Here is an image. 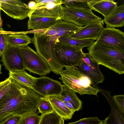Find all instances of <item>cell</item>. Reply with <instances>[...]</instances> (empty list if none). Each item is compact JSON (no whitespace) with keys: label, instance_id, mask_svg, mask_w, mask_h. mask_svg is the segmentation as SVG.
Listing matches in <instances>:
<instances>
[{"label":"cell","instance_id":"obj_1","mask_svg":"<svg viewBox=\"0 0 124 124\" xmlns=\"http://www.w3.org/2000/svg\"><path fill=\"white\" fill-rule=\"evenodd\" d=\"M41 97L12 79L10 88L0 99V123L13 115L36 113Z\"/></svg>","mask_w":124,"mask_h":124},{"label":"cell","instance_id":"obj_2","mask_svg":"<svg viewBox=\"0 0 124 124\" xmlns=\"http://www.w3.org/2000/svg\"><path fill=\"white\" fill-rule=\"evenodd\" d=\"M87 49L92 58L99 65L119 75L124 73V53L96 41Z\"/></svg>","mask_w":124,"mask_h":124},{"label":"cell","instance_id":"obj_3","mask_svg":"<svg viewBox=\"0 0 124 124\" xmlns=\"http://www.w3.org/2000/svg\"><path fill=\"white\" fill-rule=\"evenodd\" d=\"M65 68V70L60 72L61 77L59 78L64 86L81 95L87 94L97 96L100 90L89 77L74 67Z\"/></svg>","mask_w":124,"mask_h":124},{"label":"cell","instance_id":"obj_4","mask_svg":"<svg viewBox=\"0 0 124 124\" xmlns=\"http://www.w3.org/2000/svg\"><path fill=\"white\" fill-rule=\"evenodd\" d=\"M32 38L37 52L46 62L51 71L59 75L64 68L58 62L56 55L55 45L58 39L55 36H47L43 33H34Z\"/></svg>","mask_w":124,"mask_h":124},{"label":"cell","instance_id":"obj_5","mask_svg":"<svg viewBox=\"0 0 124 124\" xmlns=\"http://www.w3.org/2000/svg\"><path fill=\"white\" fill-rule=\"evenodd\" d=\"M62 15V4L51 9L46 8L32 9L28 16V30L34 31L48 29L54 25Z\"/></svg>","mask_w":124,"mask_h":124},{"label":"cell","instance_id":"obj_6","mask_svg":"<svg viewBox=\"0 0 124 124\" xmlns=\"http://www.w3.org/2000/svg\"><path fill=\"white\" fill-rule=\"evenodd\" d=\"M24 69L40 76L49 74L51 71L45 60L28 45L18 46Z\"/></svg>","mask_w":124,"mask_h":124},{"label":"cell","instance_id":"obj_7","mask_svg":"<svg viewBox=\"0 0 124 124\" xmlns=\"http://www.w3.org/2000/svg\"><path fill=\"white\" fill-rule=\"evenodd\" d=\"M55 51L58 62L64 68L77 66L84 53L82 49L62 43L58 38L55 43Z\"/></svg>","mask_w":124,"mask_h":124},{"label":"cell","instance_id":"obj_8","mask_svg":"<svg viewBox=\"0 0 124 124\" xmlns=\"http://www.w3.org/2000/svg\"><path fill=\"white\" fill-rule=\"evenodd\" d=\"M101 19L94 14L92 10L69 8L62 6L61 20L80 26Z\"/></svg>","mask_w":124,"mask_h":124},{"label":"cell","instance_id":"obj_9","mask_svg":"<svg viewBox=\"0 0 124 124\" xmlns=\"http://www.w3.org/2000/svg\"><path fill=\"white\" fill-rule=\"evenodd\" d=\"M96 41L124 53V33L119 29L104 28Z\"/></svg>","mask_w":124,"mask_h":124},{"label":"cell","instance_id":"obj_10","mask_svg":"<svg viewBox=\"0 0 124 124\" xmlns=\"http://www.w3.org/2000/svg\"><path fill=\"white\" fill-rule=\"evenodd\" d=\"M99 65L92 59L89 53H84L78 65L74 67L89 77L95 85L102 83L104 77L100 70Z\"/></svg>","mask_w":124,"mask_h":124},{"label":"cell","instance_id":"obj_11","mask_svg":"<svg viewBox=\"0 0 124 124\" xmlns=\"http://www.w3.org/2000/svg\"><path fill=\"white\" fill-rule=\"evenodd\" d=\"M0 8L10 17L20 20L28 17L32 10L19 0H0Z\"/></svg>","mask_w":124,"mask_h":124},{"label":"cell","instance_id":"obj_12","mask_svg":"<svg viewBox=\"0 0 124 124\" xmlns=\"http://www.w3.org/2000/svg\"><path fill=\"white\" fill-rule=\"evenodd\" d=\"M63 89V85L58 81L43 76L37 78L33 90L41 96L60 94Z\"/></svg>","mask_w":124,"mask_h":124},{"label":"cell","instance_id":"obj_13","mask_svg":"<svg viewBox=\"0 0 124 124\" xmlns=\"http://www.w3.org/2000/svg\"><path fill=\"white\" fill-rule=\"evenodd\" d=\"M1 57L0 62H2L5 68L9 72L24 69L18 47L7 44Z\"/></svg>","mask_w":124,"mask_h":124},{"label":"cell","instance_id":"obj_14","mask_svg":"<svg viewBox=\"0 0 124 124\" xmlns=\"http://www.w3.org/2000/svg\"><path fill=\"white\" fill-rule=\"evenodd\" d=\"M103 19L92 22L83 26L69 37L79 39H93L97 40L104 28Z\"/></svg>","mask_w":124,"mask_h":124},{"label":"cell","instance_id":"obj_15","mask_svg":"<svg viewBox=\"0 0 124 124\" xmlns=\"http://www.w3.org/2000/svg\"><path fill=\"white\" fill-rule=\"evenodd\" d=\"M83 27L59 19L54 25L46 30L43 34L47 36H55L58 39L64 36H69Z\"/></svg>","mask_w":124,"mask_h":124},{"label":"cell","instance_id":"obj_16","mask_svg":"<svg viewBox=\"0 0 124 124\" xmlns=\"http://www.w3.org/2000/svg\"><path fill=\"white\" fill-rule=\"evenodd\" d=\"M98 88L109 103L111 111L109 116L102 120V124H124V113L118 108L114 102L109 91Z\"/></svg>","mask_w":124,"mask_h":124},{"label":"cell","instance_id":"obj_17","mask_svg":"<svg viewBox=\"0 0 124 124\" xmlns=\"http://www.w3.org/2000/svg\"><path fill=\"white\" fill-rule=\"evenodd\" d=\"M46 97L50 102L54 111L64 119H70L72 118L74 112L66 107L61 94Z\"/></svg>","mask_w":124,"mask_h":124},{"label":"cell","instance_id":"obj_18","mask_svg":"<svg viewBox=\"0 0 124 124\" xmlns=\"http://www.w3.org/2000/svg\"><path fill=\"white\" fill-rule=\"evenodd\" d=\"M104 23L108 27H120L124 26V4L117 6L107 16L104 17Z\"/></svg>","mask_w":124,"mask_h":124},{"label":"cell","instance_id":"obj_19","mask_svg":"<svg viewBox=\"0 0 124 124\" xmlns=\"http://www.w3.org/2000/svg\"><path fill=\"white\" fill-rule=\"evenodd\" d=\"M88 3L92 10L101 14L104 17L107 16L115 9L118 3L113 0H88Z\"/></svg>","mask_w":124,"mask_h":124},{"label":"cell","instance_id":"obj_20","mask_svg":"<svg viewBox=\"0 0 124 124\" xmlns=\"http://www.w3.org/2000/svg\"><path fill=\"white\" fill-rule=\"evenodd\" d=\"M9 77L19 84L33 90L37 78L28 74L25 70L9 72Z\"/></svg>","mask_w":124,"mask_h":124},{"label":"cell","instance_id":"obj_21","mask_svg":"<svg viewBox=\"0 0 124 124\" xmlns=\"http://www.w3.org/2000/svg\"><path fill=\"white\" fill-rule=\"evenodd\" d=\"M6 40L7 44L17 47L28 45L32 42V38L26 33L17 34L7 33Z\"/></svg>","mask_w":124,"mask_h":124},{"label":"cell","instance_id":"obj_22","mask_svg":"<svg viewBox=\"0 0 124 124\" xmlns=\"http://www.w3.org/2000/svg\"><path fill=\"white\" fill-rule=\"evenodd\" d=\"M63 89L61 95L64 102H67L71 104L75 111L81 109L82 102L78 97L76 93L70 90L63 85Z\"/></svg>","mask_w":124,"mask_h":124},{"label":"cell","instance_id":"obj_23","mask_svg":"<svg viewBox=\"0 0 124 124\" xmlns=\"http://www.w3.org/2000/svg\"><path fill=\"white\" fill-rule=\"evenodd\" d=\"M59 41L62 43L72 46L81 49L85 47H88L95 42L93 39H79L71 38L69 36H64L58 38Z\"/></svg>","mask_w":124,"mask_h":124},{"label":"cell","instance_id":"obj_24","mask_svg":"<svg viewBox=\"0 0 124 124\" xmlns=\"http://www.w3.org/2000/svg\"><path fill=\"white\" fill-rule=\"evenodd\" d=\"M41 116L39 124H64V119L54 111Z\"/></svg>","mask_w":124,"mask_h":124},{"label":"cell","instance_id":"obj_25","mask_svg":"<svg viewBox=\"0 0 124 124\" xmlns=\"http://www.w3.org/2000/svg\"><path fill=\"white\" fill-rule=\"evenodd\" d=\"M65 6L69 8L92 10L86 0H65L62 1Z\"/></svg>","mask_w":124,"mask_h":124},{"label":"cell","instance_id":"obj_26","mask_svg":"<svg viewBox=\"0 0 124 124\" xmlns=\"http://www.w3.org/2000/svg\"><path fill=\"white\" fill-rule=\"evenodd\" d=\"M38 112L41 116L54 111L51 104L46 97H41L39 99L38 105Z\"/></svg>","mask_w":124,"mask_h":124},{"label":"cell","instance_id":"obj_27","mask_svg":"<svg viewBox=\"0 0 124 124\" xmlns=\"http://www.w3.org/2000/svg\"><path fill=\"white\" fill-rule=\"evenodd\" d=\"M41 117L36 113L28 114L22 116L19 124H39Z\"/></svg>","mask_w":124,"mask_h":124},{"label":"cell","instance_id":"obj_28","mask_svg":"<svg viewBox=\"0 0 124 124\" xmlns=\"http://www.w3.org/2000/svg\"><path fill=\"white\" fill-rule=\"evenodd\" d=\"M68 124H102V120L98 117H90L81 119L77 121Z\"/></svg>","mask_w":124,"mask_h":124},{"label":"cell","instance_id":"obj_29","mask_svg":"<svg viewBox=\"0 0 124 124\" xmlns=\"http://www.w3.org/2000/svg\"><path fill=\"white\" fill-rule=\"evenodd\" d=\"M12 80V79L9 77L4 81L0 82V99L10 88Z\"/></svg>","mask_w":124,"mask_h":124},{"label":"cell","instance_id":"obj_30","mask_svg":"<svg viewBox=\"0 0 124 124\" xmlns=\"http://www.w3.org/2000/svg\"><path fill=\"white\" fill-rule=\"evenodd\" d=\"M113 100L118 108L124 113V95H119L112 97Z\"/></svg>","mask_w":124,"mask_h":124},{"label":"cell","instance_id":"obj_31","mask_svg":"<svg viewBox=\"0 0 124 124\" xmlns=\"http://www.w3.org/2000/svg\"><path fill=\"white\" fill-rule=\"evenodd\" d=\"M7 33L4 31H0V57L4 52L7 44L6 34Z\"/></svg>","mask_w":124,"mask_h":124},{"label":"cell","instance_id":"obj_32","mask_svg":"<svg viewBox=\"0 0 124 124\" xmlns=\"http://www.w3.org/2000/svg\"><path fill=\"white\" fill-rule=\"evenodd\" d=\"M22 116L17 115H12L0 124H19Z\"/></svg>","mask_w":124,"mask_h":124},{"label":"cell","instance_id":"obj_33","mask_svg":"<svg viewBox=\"0 0 124 124\" xmlns=\"http://www.w3.org/2000/svg\"><path fill=\"white\" fill-rule=\"evenodd\" d=\"M62 0H35V1L36 2V4L35 9L49 2H53L62 4Z\"/></svg>","mask_w":124,"mask_h":124},{"label":"cell","instance_id":"obj_34","mask_svg":"<svg viewBox=\"0 0 124 124\" xmlns=\"http://www.w3.org/2000/svg\"><path fill=\"white\" fill-rule=\"evenodd\" d=\"M61 4H62L53 2H49L47 3L44 5L37 7L36 9L46 8L47 9H51L54 8L57 6Z\"/></svg>","mask_w":124,"mask_h":124},{"label":"cell","instance_id":"obj_35","mask_svg":"<svg viewBox=\"0 0 124 124\" xmlns=\"http://www.w3.org/2000/svg\"><path fill=\"white\" fill-rule=\"evenodd\" d=\"M36 4V2L35 1H31L29 2L27 5L30 8L34 9L35 8Z\"/></svg>","mask_w":124,"mask_h":124},{"label":"cell","instance_id":"obj_36","mask_svg":"<svg viewBox=\"0 0 124 124\" xmlns=\"http://www.w3.org/2000/svg\"><path fill=\"white\" fill-rule=\"evenodd\" d=\"M2 66V65L1 64H0V74H1L2 73V72L1 71V67Z\"/></svg>","mask_w":124,"mask_h":124}]
</instances>
